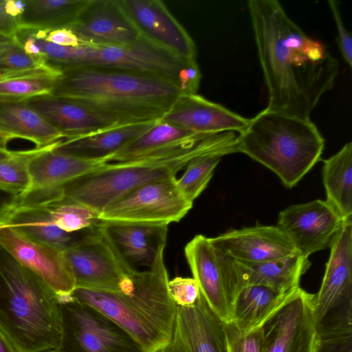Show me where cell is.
Listing matches in <instances>:
<instances>
[{
  "label": "cell",
  "mask_w": 352,
  "mask_h": 352,
  "mask_svg": "<svg viewBox=\"0 0 352 352\" xmlns=\"http://www.w3.org/2000/svg\"><path fill=\"white\" fill-rule=\"evenodd\" d=\"M247 7L265 84V109L302 120L334 86L339 61L307 36L276 0H249Z\"/></svg>",
  "instance_id": "6da1fadb"
},
{
  "label": "cell",
  "mask_w": 352,
  "mask_h": 352,
  "mask_svg": "<svg viewBox=\"0 0 352 352\" xmlns=\"http://www.w3.org/2000/svg\"><path fill=\"white\" fill-rule=\"evenodd\" d=\"M181 94L174 85L151 76L87 66L63 71L50 96L77 101L128 124L160 120Z\"/></svg>",
  "instance_id": "7a4b0ae2"
},
{
  "label": "cell",
  "mask_w": 352,
  "mask_h": 352,
  "mask_svg": "<svg viewBox=\"0 0 352 352\" xmlns=\"http://www.w3.org/2000/svg\"><path fill=\"white\" fill-rule=\"evenodd\" d=\"M164 250L149 268L133 270L119 292L76 287L69 296L113 320L144 352H158L170 342L176 313L168 289Z\"/></svg>",
  "instance_id": "3957f363"
},
{
  "label": "cell",
  "mask_w": 352,
  "mask_h": 352,
  "mask_svg": "<svg viewBox=\"0 0 352 352\" xmlns=\"http://www.w3.org/2000/svg\"><path fill=\"white\" fill-rule=\"evenodd\" d=\"M65 334L56 294L0 245V335L15 352H56Z\"/></svg>",
  "instance_id": "277c9868"
},
{
  "label": "cell",
  "mask_w": 352,
  "mask_h": 352,
  "mask_svg": "<svg viewBox=\"0 0 352 352\" xmlns=\"http://www.w3.org/2000/svg\"><path fill=\"white\" fill-rule=\"evenodd\" d=\"M324 139L311 120L265 109L238 133V152L272 170L292 188L320 160Z\"/></svg>",
  "instance_id": "5b68a950"
},
{
  "label": "cell",
  "mask_w": 352,
  "mask_h": 352,
  "mask_svg": "<svg viewBox=\"0 0 352 352\" xmlns=\"http://www.w3.org/2000/svg\"><path fill=\"white\" fill-rule=\"evenodd\" d=\"M87 66L151 76L174 85L185 95L197 94L201 79L197 59L178 57L141 36L135 42L124 46L85 44L83 55L76 67Z\"/></svg>",
  "instance_id": "8992f818"
},
{
  "label": "cell",
  "mask_w": 352,
  "mask_h": 352,
  "mask_svg": "<svg viewBox=\"0 0 352 352\" xmlns=\"http://www.w3.org/2000/svg\"><path fill=\"white\" fill-rule=\"evenodd\" d=\"M179 170L146 157L104 163L100 168L65 184L64 198L87 206L99 215L107 206L138 186L176 177Z\"/></svg>",
  "instance_id": "52a82bcc"
},
{
  "label": "cell",
  "mask_w": 352,
  "mask_h": 352,
  "mask_svg": "<svg viewBox=\"0 0 352 352\" xmlns=\"http://www.w3.org/2000/svg\"><path fill=\"white\" fill-rule=\"evenodd\" d=\"M184 253L192 278L210 307L224 322H232L234 303L242 289L234 259L201 234L186 244Z\"/></svg>",
  "instance_id": "ba28073f"
},
{
  "label": "cell",
  "mask_w": 352,
  "mask_h": 352,
  "mask_svg": "<svg viewBox=\"0 0 352 352\" xmlns=\"http://www.w3.org/2000/svg\"><path fill=\"white\" fill-rule=\"evenodd\" d=\"M176 177L144 184L126 193L98 215L104 221L167 224L178 222L192 206L176 186Z\"/></svg>",
  "instance_id": "9c48e42d"
},
{
  "label": "cell",
  "mask_w": 352,
  "mask_h": 352,
  "mask_svg": "<svg viewBox=\"0 0 352 352\" xmlns=\"http://www.w3.org/2000/svg\"><path fill=\"white\" fill-rule=\"evenodd\" d=\"M98 224L86 230L64 254L76 287L119 292L133 269L123 263Z\"/></svg>",
  "instance_id": "30bf717a"
},
{
  "label": "cell",
  "mask_w": 352,
  "mask_h": 352,
  "mask_svg": "<svg viewBox=\"0 0 352 352\" xmlns=\"http://www.w3.org/2000/svg\"><path fill=\"white\" fill-rule=\"evenodd\" d=\"M60 302L70 352H144L123 328L94 307L69 296Z\"/></svg>",
  "instance_id": "8fae6325"
},
{
  "label": "cell",
  "mask_w": 352,
  "mask_h": 352,
  "mask_svg": "<svg viewBox=\"0 0 352 352\" xmlns=\"http://www.w3.org/2000/svg\"><path fill=\"white\" fill-rule=\"evenodd\" d=\"M262 331V352H317L314 294L299 287Z\"/></svg>",
  "instance_id": "7c38bea8"
},
{
  "label": "cell",
  "mask_w": 352,
  "mask_h": 352,
  "mask_svg": "<svg viewBox=\"0 0 352 352\" xmlns=\"http://www.w3.org/2000/svg\"><path fill=\"white\" fill-rule=\"evenodd\" d=\"M344 221L327 200L291 205L279 213L277 227L304 257L329 247Z\"/></svg>",
  "instance_id": "4fadbf2b"
},
{
  "label": "cell",
  "mask_w": 352,
  "mask_h": 352,
  "mask_svg": "<svg viewBox=\"0 0 352 352\" xmlns=\"http://www.w3.org/2000/svg\"><path fill=\"white\" fill-rule=\"evenodd\" d=\"M0 245L41 278L58 298L70 295L75 289V280L64 251L32 239L8 226H0Z\"/></svg>",
  "instance_id": "5bb4252c"
},
{
  "label": "cell",
  "mask_w": 352,
  "mask_h": 352,
  "mask_svg": "<svg viewBox=\"0 0 352 352\" xmlns=\"http://www.w3.org/2000/svg\"><path fill=\"white\" fill-rule=\"evenodd\" d=\"M158 352H227L224 322L200 291L193 305H176L171 338Z\"/></svg>",
  "instance_id": "9a60e30c"
},
{
  "label": "cell",
  "mask_w": 352,
  "mask_h": 352,
  "mask_svg": "<svg viewBox=\"0 0 352 352\" xmlns=\"http://www.w3.org/2000/svg\"><path fill=\"white\" fill-rule=\"evenodd\" d=\"M141 36L185 59H197L196 45L160 0H120Z\"/></svg>",
  "instance_id": "2e32d148"
},
{
  "label": "cell",
  "mask_w": 352,
  "mask_h": 352,
  "mask_svg": "<svg viewBox=\"0 0 352 352\" xmlns=\"http://www.w3.org/2000/svg\"><path fill=\"white\" fill-rule=\"evenodd\" d=\"M69 29L83 43L96 46H124L140 37L120 0H90Z\"/></svg>",
  "instance_id": "e0dca14e"
},
{
  "label": "cell",
  "mask_w": 352,
  "mask_h": 352,
  "mask_svg": "<svg viewBox=\"0 0 352 352\" xmlns=\"http://www.w3.org/2000/svg\"><path fill=\"white\" fill-rule=\"evenodd\" d=\"M98 226L123 263L133 270L149 268L166 244L167 224L100 220Z\"/></svg>",
  "instance_id": "ac0fdd59"
},
{
  "label": "cell",
  "mask_w": 352,
  "mask_h": 352,
  "mask_svg": "<svg viewBox=\"0 0 352 352\" xmlns=\"http://www.w3.org/2000/svg\"><path fill=\"white\" fill-rule=\"evenodd\" d=\"M329 248L322 284L314 294L316 322L338 306L352 301V220L344 222Z\"/></svg>",
  "instance_id": "d6986e66"
},
{
  "label": "cell",
  "mask_w": 352,
  "mask_h": 352,
  "mask_svg": "<svg viewBox=\"0 0 352 352\" xmlns=\"http://www.w3.org/2000/svg\"><path fill=\"white\" fill-rule=\"evenodd\" d=\"M208 239L221 252L236 261L247 263L274 260L297 252L288 237L273 226L233 230Z\"/></svg>",
  "instance_id": "ffe728a7"
},
{
  "label": "cell",
  "mask_w": 352,
  "mask_h": 352,
  "mask_svg": "<svg viewBox=\"0 0 352 352\" xmlns=\"http://www.w3.org/2000/svg\"><path fill=\"white\" fill-rule=\"evenodd\" d=\"M160 120L197 134L240 133L249 120L201 96L181 94Z\"/></svg>",
  "instance_id": "44dd1931"
},
{
  "label": "cell",
  "mask_w": 352,
  "mask_h": 352,
  "mask_svg": "<svg viewBox=\"0 0 352 352\" xmlns=\"http://www.w3.org/2000/svg\"><path fill=\"white\" fill-rule=\"evenodd\" d=\"M25 102L62 133L65 139L87 135L124 124L115 118L68 98L50 95L32 98Z\"/></svg>",
  "instance_id": "7402d4cb"
},
{
  "label": "cell",
  "mask_w": 352,
  "mask_h": 352,
  "mask_svg": "<svg viewBox=\"0 0 352 352\" xmlns=\"http://www.w3.org/2000/svg\"><path fill=\"white\" fill-rule=\"evenodd\" d=\"M0 226L10 227L63 251L71 248L86 230L65 232L53 222L48 205L23 204L16 200L15 196L1 211Z\"/></svg>",
  "instance_id": "603a6c76"
},
{
  "label": "cell",
  "mask_w": 352,
  "mask_h": 352,
  "mask_svg": "<svg viewBox=\"0 0 352 352\" xmlns=\"http://www.w3.org/2000/svg\"><path fill=\"white\" fill-rule=\"evenodd\" d=\"M60 141L48 146L32 159L28 167L30 184L25 191L61 188L106 163L58 152L54 147Z\"/></svg>",
  "instance_id": "cb8c5ba5"
},
{
  "label": "cell",
  "mask_w": 352,
  "mask_h": 352,
  "mask_svg": "<svg viewBox=\"0 0 352 352\" xmlns=\"http://www.w3.org/2000/svg\"><path fill=\"white\" fill-rule=\"evenodd\" d=\"M65 138L25 101L0 100L1 146L7 148L10 141L22 139L34 143L35 148H43Z\"/></svg>",
  "instance_id": "d4e9b609"
},
{
  "label": "cell",
  "mask_w": 352,
  "mask_h": 352,
  "mask_svg": "<svg viewBox=\"0 0 352 352\" xmlns=\"http://www.w3.org/2000/svg\"><path fill=\"white\" fill-rule=\"evenodd\" d=\"M156 121L120 124L87 135L63 139L54 150L85 160L106 162L109 157L151 128Z\"/></svg>",
  "instance_id": "484cf974"
},
{
  "label": "cell",
  "mask_w": 352,
  "mask_h": 352,
  "mask_svg": "<svg viewBox=\"0 0 352 352\" xmlns=\"http://www.w3.org/2000/svg\"><path fill=\"white\" fill-rule=\"evenodd\" d=\"M234 261L242 289L248 285H262L281 292L299 287L300 277L310 266L309 259L298 251L287 256L260 263Z\"/></svg>",
  "instance_id": "4316f807"
},
{
  "label": "cell",
  "mask_w": 352,
  "mask_h": 352,
  "mask_svg": "<svg viewBox=\"0 0 352 352\" xmlns=\"http://www.w3.org/2000/svg\"><path fill=\"white\" fill-rule=\"evenodd\" d=\"M296 289L281 292L262 285L243 287L236 297L232 322L243 333L261 328Z\"/></svg>",
  "instance_id": "83f0119b"
},
{
  "label": "cell",
  "mask_w": 352,
  "mask_h": 352,
  "mask_svg": "<svg viewBox=\"0 0 352 352\" xmlns=\"http://www.w3.org/2000/svg\"><path fill=\"white\" fill-rule=\"evenodd\" d=\"M323 183L327 201L344 221L352 220V142L323 161Z\"/></svg>",
  "instance_id": "f1b7e54d"
},
{
  "label": "cell",
  "mask_w": 352,
  "mask_h": 352,
  "mask_svg": "<svg viewBox=\"0 0 352 352\" xmlns=\"http://www.w3.org/2000/svg\"><path fill=\"white\" fill-rule=\"evenodd\" d=\"M90 0H30L21 16V28L52 30L70 28Z\"/></svg>",
  "instance_id": "f546056e"
},
{
  "label": "cell",
  "mask_w": 352,
  "mask_h": 352,
  "mask_svg": "<svg viewBox=\"0 0 352 352\" xmlns=\"http://www.w3.org/2000/svg\"><path fill=\"white\" fill-rule=\"evenodd\" d=\"M196 135L198 134L160 119L124 148L109 157L106 163L130 161L177 144Z\"/></svg>",
  "instance_id": "4dcf8cb0"
},
{
  "label": "cell",
  "mask_w": 352,
  "mask_h": 352,
  "mask_svg": "<svg viewBox=\"0 0 352 352\" xmlns=\"http://www.w3.org/2000/svg\"><path fill=\"white\" fill-rule=\"evenodd\" d=\"M317 352H352V301L341 305L316 322Z\"/></svg>",
  "instance_id": "1f68e13d"
},
{
  "label": "cell",
  "mask_w": 352,
  "mask_h": 352,
  "mask_svg": "<svg viewBox=\"0 0 352 352\" xmlns=\"http://www.w3.org/2000/svg\"><path fill=\"white\" fill-rule=\"evenodd\" d=\"M61 73L51 68L0 79V100L21 102L38 96H50Z\"/></svg>",
  "instance_id": "d6a6232c"
},
{
  "label": "cell",
  "mask_w": 352,
  "mask_h": 352,
  "mask_svg": "<svg viewBox=\"0 0 352 352\" xmlns=\"http://www.w3.org/2000/svg\"><path fill=\"white\" fill-rule=\"evenodd\" d=\"M47 146L15 151L12 156L1 160L0 190L13 195L24 192L30 184L28 167L30 161Z\"/></svg>",
  "instance_id": "836d02e7"
},
{
  "label": "cell",
  "mask_w": 352,
  "mask_h": 352,
  "mask_svg": "<svg viewBox=\"0 0 352 352\" xmlns=\"http://www.w3.org/2000/svg\"><path fill=\"white\" fill-rule=\"evenodd\" d=\"M53 222L67 232H76L96 226L98 214L77 202L63 199L48 205Z\"/></svg>",
  "instance_id": "e575fe53"
},
{
  "label": "cell",
  "mask_w": 352,
  "mask_h": 352,
  "mask_svg": "<svg viewBox=\"0 0 352 352\" xmlns=\"http://www.w3.org/2000/svg\"><path fill=\"white\" fill-rule=\"evenodd\" d=\"M221 157L217 155L197 157L186 166L185 172L179 179H176L175 183L187 200L193 203L206 188Z\"/></svg>",
  "instance_id": "d590c367"
},
{
  "label": "cell",
  "mask_w": 352,
  "mask_h": 352,
  "mask_svg": "<svg viewBox=\"0 0 352 352\" xmlns=\"http://www.w3.org/2000/svg\"><path fill=\"white\" fill-rule=\"evenodd\" d=\"M51 68L42 60L27 54L16 41L0 51V79Z\"/></svg>",
  "instance_id": "8d00e7d4"
},
{
  "label": "cell",
  "mask_w": 352,
  "mask_h": 352,
  "mask_svg": "<svg viewBox=\"0 0 352 352\" xmlns=\"http://www.w3.org/2000/svg\"><path fill=\"white\" fill-rule=\"evenodd\" d=\"M224 328L227 352H262V327L243 333L230 322H224Z\"/></svg>",
  "instance_id": "74e56055"
},
{
  "label": "cell",
  "mask_w": 352,
  "mask_h": 352,
  "mask_svg": "<svg viewBox=\"0 0 352 352\" xmlns=\"http://www.w3.org/2000/svg\"><path fill=\"white\" fill-rule=\"evenodd\" d=\"M25 6V1L0 0V35L14 39Z\"/></svg>",
  "instance_id": "f35d334b"
},
{
  "label": "cell",
  "mask_w": 352,
  "mask_h": 352,
  "mask_svg": "<svg viewBox=\"0 0 352 352\" xmlns=\"http://www.w3.org/2000/svg\"><path fill=\"white\" fill-rule=\"evenodd\" d=\"M170 298L176 305L192 306L199 295L197 282L193 278L177 276L168 283Z\"/></svg>",
  "instance_id": "ab89813d"
},
{
  "label": "cell",
  "mask_w": 352,
  "mask_h": 352,
  "mask_svg": "<svg viewBox=\"0 0 352 352\" xmlns=\"http://www.w3.org/2000/svg\"><path fill=\"white\" fill-rule=\"evenodd\" d=\"M333 18L337 27V43L341 56L349 67H352V38L342 21L338 5L336 1L329 0Z\"/></svg>",
  "instance_id": "60d3db41"
},
{
  "label": "cell",
  "mask_w": 352,
  "mask_h": 352,
  "mask_svg": "<svg viewBox=\"0 0 352 352\" xmlns=\"http://www.w3.org/2000/svg\"><path fill=\"white\" fill-rule=\"evenodd\" d=\"M41 30L44 39L55 45L65 47H77L83 44L78 37L68 28Z\"/></svg>",
  "instance_id": "b9f144b4"
},
{
  "label": "cell",
  "mask_w": 352,
  "mask_h": 352,
  "mask_svg": "<svg viewBox=\"0 0 352 352\" xmlns=\"http://www.w3.org/2000/svg\"><path fill=\"white\" fill-rule=\"evenodd\" d=\"M16 195L0 190V214L3 208L8 204Z\"/></svg>",
  "instance_id": "7bdbcfd3"
},
{
  "label": "cell",
  "mask_w": 352,
  "mask_h": 352,
  "mask_svg": "<svg viewBox=\"0 0 352 352\" xmlns=\"http://www.w3.org/2000/svg\"><path fill=\"white\" fill-rule=\"evenodd\" d=\"M14 43V39L0 35V51L5 50Z\"/></svg>",
  "instance_id": "ee69618b"
},
{
  "label": "cell",
  "mask_w": 352,
  "mask_h": 352,
  "mask_svg": "<svg viewBox=\"0 0 352 352\" xmlns=\"http://www.w3.org/2000/svg\"><path fill=\"white\" fill-rule=\"evenodd\" d=\"M0 352H15L12 346L0 335Z\"/></svg>",
  "instance_id": "f6af8a7d"
},
{
  "label": "cell",
  "mask_w": 352,
  "mask_h": 352,
  "mask_svg": "<svg viewBox=\"0 0 352 352\" xmlns=\"http://www.w3.org/2000/svg\"><path fill=\"white\" fill-rule=\"evenodd\" d=\"M15 151L9 150L7 148L0 146V161L12 156Z\"/></svg>",
  "instance_id": "bcb514c9"
},
{
  "label": "cell",
  "mask_w": 352,
  "mask_h": 352,
  "mask_svg": "<svg viewBox=\"0 0 352 352\" xmlns=\"http://www.w3.org/2000/svg\"><path fill=\"white\" fill-rule=\"evenodd\" d=\"M56 352H70L69 351H68L67 349H65V347H63L62 349H60V351H58Z\"/></svg>",
  "instance_id": "7dc6e473"
},
{
  "label": "cell",
  "mask_w": 352,
  "mask_h": 352,
  "mask_svg": "<svg viewBox=\"0 0 352 352\" xmlns=\"http://www.w3.org/2000/svg\"></svg>",
  "instance_id": "c3c4849f"
}]
</instances>
